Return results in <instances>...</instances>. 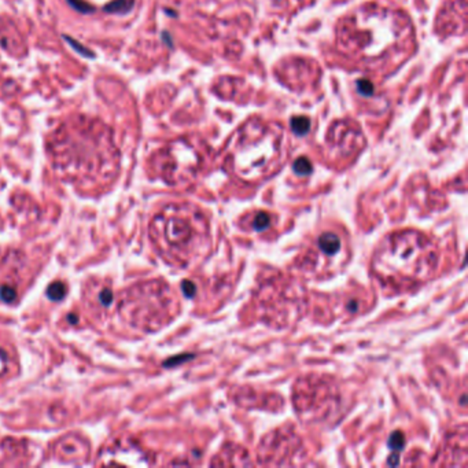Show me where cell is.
Wrapping results in <instances>:
<instances>
[{
	"label": "cell",
	"instance_id": "6da1fadb",
	"mask_svg": "<svg viewBox=\"0 0 468 468\" xmlns=\"http://www.w3.org/2000/svg\"><path fill=\"white\" fill-rule=\"evenodd\" d=\"M435 243L425 234L405 229L388 234L372 257V273L384 289L405 293L431 279L438 268Z\"/></svg>",
	"mask_w": 468,
	"mask_h": 468
},
{
	"label": "cell",
	"instance_id": "7a4b0ae2",
	"mask_svg": "<svg viewBox=\"0 0 468 468\" xmlns=\"http://www.w3.org/2000/svg\"><path fill=\"white\" fill-rule=\"evenodd\" d=\"M150 240L165 262L188 268L209 254L212 236L208 217L191 204H169L150 221Z\"/></svg>",
	"mask_w": 468,
	"mask_h": 468
},
{
	"label": "cell",
	"instance_id": "3957f363",
	"mask_svg": "<svg viewBox=\"0 0 468 468\" xmlns=\"http://www.w3.org/2000/svg\"><path fill=\"white\" fill-rule=\"evenodd\" d=\"M118 312L128 326L142 333H154L168 326L179 313V301L172 287L160 279L129 286L118 298Z\"/></svg>",
	"mask_w": 468,
	"mask_h": 468
},
{
	"label": "cell",
	"instance_id": "277c9868",
	"mask_svg": "<svg viewBox=\"0 0 468 468\" xmlns=\"http://www.w3.org/2000/svg\"><path fill=\"white\" fill-rule=\"evenodd\" d=\"M293 401L302 419L317 422L333 415L340 402V395L333 379L310 375L296 383Z\"/></svg>",
	"mask_w": 468,
	"mask_h": 468
},
{
	"label": "cell",
	"instance_id": "5b68a950",
	"mask_svg": "<svg viewBox=\"0 0 468 468\" xmlns=\"http://www.w3.org/2000/svg\"><path fill=\"white\" fill-rule=\"evenodd\" d=\"M345 242L334 231L321 232L298 261L299 272L308 277L330 276L347 261Z\"/></svg>",
	"mask_w": 468,
	"mask_h": 468
},
{
	"label": "cell",
	"instance_id": "8992f818",
	"mask_svg": "<svg viewBox=\"0 0 468 468\" xmlns=\"http://www.w3.org/2000/svg\"><path fill=\"white\" fill-rule=\"evenodd\" d=\"M28 265L24 253L15 249L0 250V302L15 303L25 290Z\"/></svg>",
	"mask_w": 468,
	"mask_h": 468
},
{
	"label": "cell",
	"instance_id": "52a82bcc",
	"mask_svg": "<svg viewBox=\"0 0 468 468\" xmlns=\"http://www.w3.org/2000/svg\"><path fill=\"white\" fill-rule=\"evenodd\" d=\"M102 466H140L146 464V453L142 446L128 438L114 439L99 455Z\"/></svg>",
	"mask_w": 468,
	"mask_h": 468
},
{
	"label": "cell",
	"instance_id": "ba28073f",
	"mask_svg": "<svg viewBox=\"0 0 468 468\" xmlns=\"http://www.w3.org/2000/svg\"><path fill=\"white\" fill-rule=\"evenodd\" d=\"M18 370V360L12 346L0 338V383L15 375Z\"/></svg>",
	"mask_w": 468,
	"mask_h": 468
},
{
	"label": "cell",
	"instance_id": "9c48e42d",
	"mask_svg": "<svg viewBox=\"0 0 468 468\" xmlns=\"http://www.w3.org/2000/svg\"><path fill=\"white\" fill-rule=\"evenodd\" d=\"M85 296L88 297V302L96 310L110 308L111 302H113V290H111L110 286H107L103 282L92 284L85 293Z\"/></svg>",
	"mask_w": 468,
	"mask_h": 468
},
{
	"label": "cell",
	"instance_id": "30bf717a",
	"mask_svg": "<svg viewBox=\"0 0 468 468\" xmlns=\"http://www.w3.org/2000/svg\"><path fill=\"white\" fill-rule=\"evenodd\" d=\"M133 7V0H114L105 6V11L110 14H127Z\"/></svg>",
	"mask_w": 468,
	"mask_h": 468
},
{
	"label": "cell",
	"instance_id": "8fae6325",
	"mask_svg": "<svg viewBox=\"0 0 468 468\" xmlns=\"http://www.w3.org/2000/svg\"><path fill=\"white\" fill-rule=\"evenodd\" d=\"M271 225V214L266 212H257L252 218L250 228L253 231H264Z\"/></svg>",
	"mask_w": 468,
	"mask_h": 468
},
{
	"label": "cell",
	"instance_id": "7c38bea8",
	"mask_svg": "<svg viewBox=\"0 0 468 468\" xmlns=\"http://www.w3.org/2000/svg\"><path fill=\"white\" fill-rule=\"evenodd\" d=\"M291 129L296 135H305L310 129V121L306 117H294L291 120Z\"/></svg>",
	"mask_w": 468,
	"mask_h": 468
},
{
	"label": "cell",
	"instance_id": "4fadbf2b",
	"mask_svg": "<svg viewBox=\"0 0 468 468\" xmlns=\"http://www.w3.org/2000/svg\"><path fill=\"white\" fill-rule=\"evenodd\" d=\"M47 296L49 299L52 301H59L63 297L66 296V286L61 282H55V283L49 284L48 290H47Z\"/></svg>",
	"mask_w": 468,
	"mask_h": 468
},
{
	"label": "cell",
	"instance_id": "5bb4252c",
	"mask_svg": "<svg viewBox=\"0 0 468 468\" xmlns=\"http://www.w3.org/2000/svg\"><path fill=\"white\" fill-rule=\"evenodd\" d=\"M294 172L301 176H306L312 173V164L308 158H298L294 162Z\"/></svg>",
	"mask_w": 468,
	"mask_h": 468
},
{
	"label": "cell",
	"instance_id": "9a60e30c",
	"mask_svg": "<svg viewBox=\"0 0 468 468\" xmlns=\"http://www.w3.org/2000/svg\"><path fill=\"white\" fill-rule=\"evenodd\" d=\"M63 39H65V40H66V42H68V43L72 45V48L76 49L77 52H80V55L85 56V58H95V54H93L91 49H88V48H85V47H83V44L79 43V42H76L74 39L66 36V35H63Z\"/></svg>",
	"mask_w": 468,
	"mask_h": 468
},
{
	"label": "cell",
	"instance_id": "2e32d148",
	"mask_svg": "<svg viewBox=\"0 0 468 468\" xmlns=\"http://www.w3.org/2000/svg\"><path fill=\"white\" fill-rule=\"evenodd\" d=\"M66 1L69 3V6L81 14H91V12L95 11V7L88 4L84 0H66Z\"/></svg>",
	"mask_w": 468,
	"mask_h": 468
},
{
	"label": "cell",
	"instance_id": "e0dca14e",
	"mask_svg": "<svg viewBox=\"0 0 468 468\" xmlns=\"http://www.w3.org/2000/svg\"><path fill=\"white\" fill-rule=\"evenodd\" d=\"M404 445H405V437H404V434L401 431L393 432L390 439H388V446L393 448V449L400 450L404 448Z\"/></svg>",
	"mask_w": 468,
	"mask_h": 468
},
{
	"label": "cell",
	"instance_id": "ac0fdd59",
	"mask_svg": "<svg viewBox=\"0 0 468 468\" xmlns=\"http://www.w3.org/2000/svg\"><path fill=\"white\" fill-rule=\"evenodd\" d=\"M181 289L187 297H194V294H195V286L190 280H184V283L181 284Z\"/></svg>",
	"mask_w": 468,
	"mask_h": 468
},
{
	"label": "cell",
	"instance_id": "d6986e66",
	"mask_svg": "<svg viewBox=\"0 0 468 468\" xmlns=\"http://www.w3.org/2000/svg\"><path fill=\"white\" fill-rule=\"evenodd\" d=\"M358 89L363 93H365V95H370L371 91H372V84L370 81H360L358 83Z\"/></svg>",
	"mask_w": 468,
	"mask_h": 468
}]
</instances>
